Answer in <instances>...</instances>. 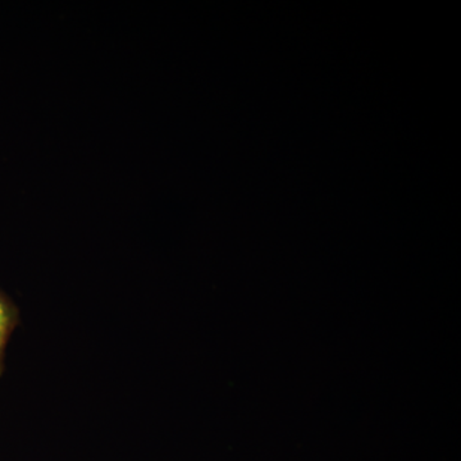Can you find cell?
Here are the masks:
<instances>
[{
	"instance_id": "cell-1",
	"label": "cell",
	"mask_w": 461,
	"mask_h": 461,
	"mask_svg": "<svg viewBox=\"0 0 461 461\" xmlns=\"http://www.w3.org/2000/svg\"><path fill=\"white\" fill-rule=\"evenodd\" d=\"M20 324V311L14 300L0 290V377L5 375V348Z\"/></svg>"
}]
</instances>
